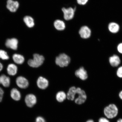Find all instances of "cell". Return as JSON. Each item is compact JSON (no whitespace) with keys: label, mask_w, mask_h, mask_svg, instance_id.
<instances>
[{"label":"cell","mask_w":122,"mask_h":122,"mask_svg":"<svg viewBox=\"0 0 122 122\" xmlns=\"http://www.w3.org/2000/svg\"><path fill=\"white\" fill-rule=\"evenodd\" d=\"M119 110L117 105L111 103L107 106L104 109V114L107 118L112 119L117 117L118 114Z\"/></svg>","instance_id":"1"},{"label":"cell","mask_w":122,"mask_h":122,"mask_svg":"<svg viewBox=\"0 0 122 122\" xmlns=\"http://www.w3.org/2000/svg\"><path fill=\"white\" fill-rule=\"evenodd\" d=\"M45 60V58L43 56L36 53L33 54V59H29L27 63L30 67L36 68L42 65Z\"/></svg>","instance_id":"2"},{"label":"cell","mask_w":122,"mask_h":122,"mask_svg":"<svg viewBox=\"0 0 122 122\" xmlns=\"http://www.w3.org/2000/svg\"><path fill=\"white\" fill-rule=\"evenodd\" d=\"M71 61L69 56L65 53H62L56 57L55 62L56 65L61 67H64L68 66Z\"/></svg>","instance_id":"3"},{"label":"cell","mask_w":122,"mask_h":122,"mask_svg":"<svg viewBox=\"0 0 122 122\" xmlns=\"http://www.w3.org/2000/svg\"><path fill=\"white\" fill-rule=\"evenodd\" d=\"M77 97L75 99V102L77 104H83L86 101L87 97L86 93L83 90L80 88H77Z\"/></svg>","instance_id":"4"},{"label":"cell","mask_w":122,"mask_h":122,"mask_svg":"<svg viewBox=\"0 0 122 122\" xmlns=\"http://www.w3.org/2000/svg\"><path fill=\"white\" fill-rule=\"evenodd\" d=\"M75 9L70 7L66 8H63L62 11L63 13L64 19L66 20H69L74 17Z\"/></svg>","instance_id":"5"},{"label":"cell","mask_w":122,"mask_h":122,"mask_svg":"<svg viewBox=\"0 0 122 122\" xmlns=\"http://www.w3.org/2000/svg\"><path fill=\"white\" fill-rule=\"evenodd\" d=\"M79 33L81 37L83 39H86L91 37V31L89 27L86 26H84L81 27L79 31Z\"/></svg>","instance_id":"6"},{"label":"cell","mask_w":122,"mask_h":122,"mask_svg":"<svg viewBox=\"0 0 122 122\" xmlns=\"http://www.w3.org/2000/svg\"><path fill=\"white\" fill-rule=\"evenodd\" d=\"M25 101L27 106L31 108L36 104L37 102V99L34 94H29L26 96Z\"/></svg>","instance_id":"7"},{"label":"cell","mask_w":122,"mask_h":122,"mask_svg":"<svg viewBox=\"0 0 122 122\" xmlns=\"http://www.w3.org/2000/svg\"><path fill=\"white\" fill-rule=\"evenodd\" d=\"M16 83L18 86L22 89L27 88L29 85L28 81L22 76H19L17 78Z\"/></svg>","instance_id":"8"},{"label":"cell","mask_w":122,"mask_h":122,"mask_svg":"<svg viewBox=\"0 0 122 122\" xmlns=\"http://www.w3.org/2000/svg\"><path fill=\"white\" fill-rule=\"evenodd\" d=\"M75 75L76 77L82 80H85L88 78L87 71L83 67H81L76 71Z\"/></svg>","instance_id":"9"},{"label":"cell","mask_w":122,"mask_h":122,"mask_svg":"<svg viewBox=\"0 0 122 122\" xmlns=\"http://www.w3.org/2000/svg\"><path fill=\"white\" fill-rule=\"evenodd\" d=\"M18 40L16 38L8 39L6 41L5 45L7 48L16 50L18 48Z\"/></svg>","instance_id":"10"},{"label":"cell","mask_w":122,"mask_h":122,"mask_svg":"<svg viewBox=\"0 0 122 122\" xmlns=\"http://www.w3.org/2000/svg\"><path fill=\"white\" fill-rule=\"evenodd\" d=\"M36 83L38 87L42 90L45 89L48 87L49 84L48 80L42 76L38 78Z\"/></svg>","instance_id":"11"},{"label":"cell","mask_w":122,"mask_h":122,"mask_svg":"<svg viewBox=\"0 0 122 122\" xmlns=\"http://www.w3.org/2000/svg\"><path fill=\"white\" fill-rule=\"evenodd\" d=\"M109 62L111 66L115 67H118L121 63L120 58L117 55L114 54L109 58Z\"/></svg>","instance_id":"12"},{"label":"cell","mask_w":122,"mask_h":122,"mask_svg":"<svg viewBox=\"0 0 122 122\" xmlns=\"http://www.w3.org/2000/svg\"><path fill=\"white\" fill-rule=\"evenodd\" d=\"M19 6V4L17 1L8 0L7 1V8L10 12H15L16 11Z\"/></svg>","instance_id":"13"},{"label":"cell","mask_w":122,"mask_h":122,"mask_svg":"<svg viewBox=\"0 0 122 122\" xmlns=\"http://www.w3.org/2000/svg\"><path fill=\"white\" fill-rule=\"evenodd\" d=\"M10 77L4 74L0 76V84L2 85L4 87H7L10 86Z\"/></svg>","instance_id":"14"},{"label":"cell","mask_w":122,"mask_h":122,"mask_svg":"<svg viewBox=\"0 0 122 122\" xmlns=\"http://www.w3.org/2000/svg\"><path fill=\"white\" fill-rule=\"evenodd\" d=\"M77 93V88L72 86L70 88L67 94V98L68 100L73 101L75 98Z\"/></svg>","instance_id":"15"},{"label":"cell","mask_w":122,"mask_h":122,"mask_svg":"<svg viewBox=\"0 0 122 122\" xmlns=\"http://www.w3.org/2000/svg\"><path fill=\"white\" fill-rule=\"evenodd\" d=\"M108 29L111 33L115 34L119 31L120 27L118 24L115 22L110 23L108 25Z\"/></svg>","instance_id":"16"},{"label":"cell","mask_w":122,"mask_h":122,"mask_svg":"<svg viewBox=\"0 0 122 122\" xmlns=\"http://www.w3.org/2000/svg\"><path fill=\"white\" fill-rule=\"evenodd\" d=\"M10 95L12 99L16 101H19L20 100V93L16 88H13L11 90Z\"/></svg>","instance_id":"17"},{"label":"cell","mask_w":122,"mask_h":122,"mask_svg":"<svg viewBox=\"0 0 122 122\" xmlns=\"http://www.w3.org/2000/svg\"><path fill=\"white\" fill-rule=\"evenodd\" d=\"M17 67L13 64H10L7 66V71L9 75L14 76L16 74L17 72Z\"/></svg>","instance_id":"18"},{"label":"cell","mask_w":122,"mask_h":122,"mask_svg":"<svg viewBox=\"0 0 122 122\" xmlns=\"http://www.w3.org/2000/svg\"><path fill=\"white\" fill-rule=\"evenodd\" d=\"M54 26L56 30L61 31L65 29V24L63 21L57 20L55 21L54 23Z\"/></svg>","instance_id":"19"},{"label":"cell","mask_w":122,"mask_h":122,"mask_svg":"<svg viewBox=\"0 0 122 122\" xmlns=\"http://www.w3.org/2000/svg\"><path fill=\"white\" fill-rule=\"evenodd\" d=\"M13 60L15 63L21 65L24 63L25 59L22 55L15 54L13 56Z\"/></svg>","instance_id":"20"},{"label":"cell","mask_w":122,"mask_h":122,"mask_svg":"<svg viewBox=\"0 0 122 122\" xmlns=\"http://www.w3.org/2000/svg\"><path fill=\"white\" fill-rule=\"evenodd\" d=\"M24 21L27 26L31 28L34 26L35 23L34 19L30 16H26L24 17Z\"/></svg>","instance_id":"21"},{"label":"cell","mask_w":122,"mask_h":122,"mask_svg":"<svg viewBox=\"0 0 122 122\" xmlns=\"http://www.w3.org/2000/svg\"><path fill=\"white\" fill-rule=\"evenodd\" d=\"M56 99L58 102H62L64 101L67 97V95L63 91H60L58 92L56 95Z\"/></svg>","instance_id":"22"},{"label":"cell","mask_w":122,"mask_h":122,"mask_svg":"<svg viewBox=\"0 0 122 122\" xmlns=\"http://www.w3.org/2000/svg\"><path fill=\"white\" fill-rule=\"evenodd\" d=\"M0 59L3 60H7L9 59L6 52L3 50H0Z\"/></svg>","instance_id":"23"},{"label":"cell","mask_w":122,"mask_h":122,"mask_svg":"<svg viewBox=\"0 0 122 122\" xmlns=\"http://www.w3.org/2000/svg\"><path fill=\"white\" fill-rule=\"evenodd\" d=\"M117 75L120 78H122V66L119 67L116 72Z\"/></svg>","instance_id":"24"},{"label":"cell","mask_w":122,"mask_h":122,"mask_svg":"<svg viewBox=\"0 0 122 122\" xmlns=\"http://www.w3.org/2000/svg\"><path fill=\"white\" fill-rule=\"evenodd\" d=\"M98 122H110L109 119L106 117H101L99 119Z\"/></svg>","instance_id":"25"},{"label":"cell","mask_w":122,"mask_h":122,"mask_svg":"<svg viewBox=\"0 0 122 122\" xmlns=\"http://www.w3.org/2000/svg\"><path fill=\"white\" fill-rule=\"evenodd\" d=\"M88 0H77V3L80 5H84L88 2Z\"/></svg>","instance_id":"26"},{"label":"cell","mask_w":122,"mask_h":122,"mask_svg":"<svg viewBox=\"0 0 122 122\" xmlns=\"http://www.w3.org/2000/svg\"><path fill=\"white\" fill-rule=\"evenodd\" d=\"M117 49L118 52L122 54V42L120 43L117 45Z\"/></svg>","instance_id":"27"},{"label":"cell","mask_w":122,"mask_h":122,"mask_svg":"<svg viewBox=\"0 0 122 122\" xmlns=\"http://www.w3.org/2000/svg\"><path fill=\"white\" fill-rule=\"evenodd\" d=\"M36 122H46L45 120L41 117H38L36 118Z\"/></svg>","instance_id":"28"},{"label":"cell","mask_w":122,"mask_h":122,"mask_svg":"<svg viewBox=\"0 0 122 122\" xmlns=\"http://www.w3.org/2000/svg\"><path fill=\"white\" fill-rule=\"evenodd\" d=\"M4 93L3 90L0 87V102L2 101Z\"/></svg>","instance_id":"29"},{"label":"cell","mask_w":122,"mask_h":122,"mask_svg":"<svg viewBox=\"0 0 122 122\" xmlns=\"http://www.w3.org/2000/svg\"><path fill=\"white\" fill-rule=\"evenodd\" d=\"M118 96L120 100H122V90L120 91V92H119Z\"/></svg>","instance_id":"30"},{"label":"cell","mask_w":122,"mask_h":122,"mask_svg":"<svg viewBox=\"0 0 122 122\" xmlns=\"http://www.w3.org/2000/svg\"><path fill=\"white\" fill-rule=\"evenodd\" d=\"M3 68V66L2 64L0 62V71H2Z\"/></svg>","instance_id":"31"},{"label":"cell","mask_w":122,"mask_h":122,"mask_svg":"<svg viewBox=\"0 0 122 122\" xmlns=\"http://www.w3.org/2000/svg\"><path fill=\"white\" fill-rule=\"evenodd\" d=\"M117 122H122V118H120L118 119L117 120Z\"/></svg>","instance_id":"32"},{"label":"cell","mask_w":122,"mask_h":122,"mask_svg":"<svg viewBox=\"0 0 122 122\" xmlns=\"http://www.w3.org/2000/svg\"><path fill=\"white\" fill-rule=\"evenodd\" d=\"M86 122H94L93 120L92 119H90L88 120Z\"/></svg>","instance_id":"33"}]
</instances>
